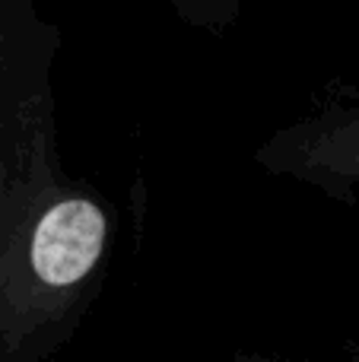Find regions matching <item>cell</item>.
<instances>
[{
	"label": "cell",
	"mask_w": 359,
	"mask_h": 362,
	"mask_svg": "<svg viewBox=\"0 0 359 362\" xmlns=\"http://www.w3.org/2000/svg\"><path fill=\"white\" fill-rule=\"evenodd\" d=\"M105 242V219L86 200H64L42 216L32 242V267L51 286L76 283L93 270Z\"/></svg>",
	"instance_id": "obj_1"
}]
</instances>
